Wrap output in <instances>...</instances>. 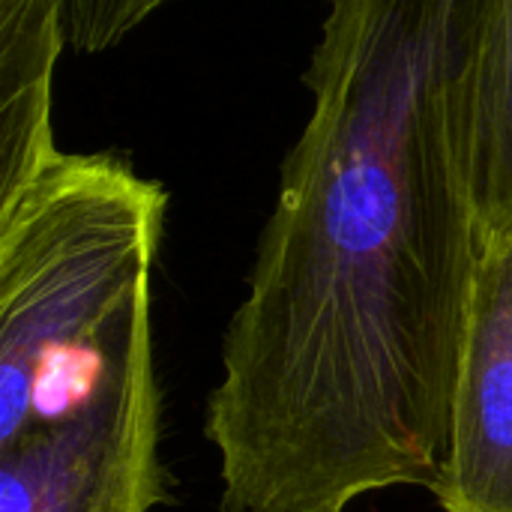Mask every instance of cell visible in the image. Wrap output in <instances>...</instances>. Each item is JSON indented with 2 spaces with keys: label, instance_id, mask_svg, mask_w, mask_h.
I'll return each instance as SVG.
<instances>
[{
  "label": "cell",
  "instance_id": "obj_1",
  "mask_svg": "<svg viewBox=\"0 0 512 512\" xmlns=\"http://www.w3.org/2000/svg\"><path fill=\"white\" fill-rule=\"evenodd\" d=\"M168 195L117 153H57L0 198V444L42 411L63 360H90L150 285Z\"/></svg>",
  "mask_w": 512,
  "mask_h": 512
},
{
  "label": "cell",
  "instance_id": "obj_2",
  "mask_svg": "<svg viewBox=\"0 0 512 512\" xmlns=\"http://www.w3.org/2000/svg\"><path fill=\"white\" fill-rule=\"evenodd\" d=\"M84 393L0 444V512H150L168 498L150 285L102 330Z\"/></svg>",
  "mask_w": 512,
  "mask_h": 512
},
{
  "label": "cell",
  "instance_id": "obj_3",
  "mask_svg": "<svg viewBox=\"0 0 512 512\" xmlns=\"http://www.w3.org/2000/svg\"><path fill=\"white\" fill-rule=\"evenodd\" d=\"M432 492L447 512H512V231L480 243Z\"/></svg>",
  "mask_w": 512,
  "mask_h": 512
},
{
  "label": "cell",
  "instance_id": "obj_4",
  "mask_svg": "<svg viewBox=\"0 0 512 512\" xmlns=\"http://www.w3.org/2000/svg\"><path fill=\"white\" fill-rule=\"evenodd\" d=\"M63 48L60 0H0V198L60 153L51 135V75Z\"/></svg>",
  "mask_w": 512,
  "mask_h": 512
},
{
  "label": "cell",
  "instance_id": "obj_5",
  "mask_svg": "<svg viewBox=\"0 0 512 512\" xmlns=\"http://www.w3.org/2000/svg\"><path fill=\"white\" fill-rule=\"evenodd\" d=\"M471 180L480 234L512 231V0L495 3L480 51Z\"/></svg>",
  "mask_w": 512,
  "mask_h": 512
},
{
  "label": "cell",
  "instance_id": "obj_6",
  "mask_svg": "<svg viewBox=\"0 0 512 512\" xmlns=\"http://www.w3.org/2000/svg\"><path fill=\"white\" fill-rule=\"evenodd\" d=\"M168 3L174 0H60L66 45L81 54L108 51Z\"/></svg>",
  "mask_w": 512,
  "mask_h": 512
}]
</instances>
